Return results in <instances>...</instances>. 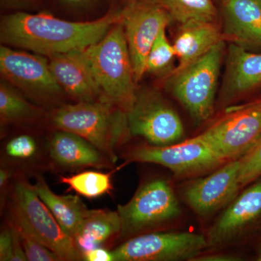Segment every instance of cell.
<instances>
[{
    "label": "cell",
    "instance_id": "obj_29",
    "mask_svg": "<svg viewBox=\"0 0 261 261\" xmlns=\"http://www.w3.org/2000/svg\"><path fill=\"white\" fill-rule=\"evenodd\" d=\"M261 177V140L241 159L240 180L241 188L247 186Z\"/></svg>",
    "mask_w": 261,
    "mask_h": 261
},
{
    "label": "cell",
    "instance_id": "obj_30",
    "mask_svg": "<svg viewBox=\"0 0 261 261\" xmlns=\"http://www.w3.org/2000/svg\"><path fill=\"white\" fill-rule=\"evenodd\" d=\"M82 258L86 261H114L112 251H108L102 247L84 252Z\"/></svg>",
    "mask_w": 261,
    "mask_h": 261
},
{
    "label": "cell",
    "instance_id": "obj_28",
    "mask_svg": "<svg viewBox=\"0 0 261 261\" xmlns=\"http://www.w3.org/2000/svg\"><path fill=\"white\" fill-rule=\"evenodd\" d=\"M5 152L10 159L25 161L35 157L38 152V145L31 136L21 135L13 137L7 142Z\"/></svg>",
    "mask_w": 261,
    "mask_h": 261
},
{
    "label": "cell",
    "instance_id": "obj_1",
    "mask_svg": "<svg viewBox=\"0 0 261 261\" xmlns=\"http://www.w3.org/2000/svg\"><path fill=\"white\" fill-rule=\"evenodd\" d=\"M121 17L122 11H111L91 21H68L46 13L16 12L2 18L0 40L8 47L49 57L87 49L102 39Z\"/></svg>",
    "mask_w": 261,
    "mask_h": 261
},
{
    "label": "cell",
    "instance_id": "obj_7",
    "mask_svg": "<svg viewBox=\"0 0 261 261\" xmlns=\"http://www.w3.org/2000/svg\"><path fill=\"white\" fill-rule=\"evenodd\" d=\"M200 137L224 161L243 159L261 140V99L226 108V116Z\"/></svg>",
    "mask_w": 261,
    "mask_h": 261
},
{
    "label": "cell",
    "instance_id": "obj_27",
    "mask_svg": "<svg viewBox=\"0 0 261 261\" xmlns=\"http://www.w3.org/2000/svg\"><path fill=\"white\" fill-rule=\"evenodd\" d=\"M0 260H27L18 231L10 221L0 234Z\"/></svg>",
    "mask_w": 261,
    "mask_h": 261
},
{
    "label": "cell",
    "instance_id": "obj_3",
    "mask_svg": "<svg viewBox=\"0 0 261 261\" xmlns=\"http://www.w3.org/2000/svg\"><path fill=\"white\" fill-rule=\"evenodd\" d=\"M86 50L103 98L128 112L135 102L137 89L121 20Z\"/></svg>",
    "mask_w": 261,
    "mask_h": 261
},
{
    "label": "cell",
    "instance_id": "obj_4",
    "mask_svg": "<svg viewBox=\"0 0 261 261\" xmlns=\"http://www.w3.org/2000/svg\"><path fill=\"white\" fill-rule=\"evenodd\" d=\"M225 49V41H221L166 78L165 88L185 108L195 125L205 123L214 114Z\"/></svg>",
    "mask_w": 261,
    "mask_h": 261
},
{
    "label": "cell",
    "instance_id": "obj_33",
    "mask_svg": "<svg viewBox=\"0 0 261 261\" xmlns=\"http://www.w3.org/2000/svg\"><path fill=\"white\" fill-rule=\"evenodd\" d=\"M37 0H1L2 6L12 9H27L33 6Z\"/></svg>",
    "mask_w": 261,
    "mask_h": 261
},
{
    "label": "cell",
    "instance_id": "obj_11",
    "mask_svg": "<svg viewBox=\"0 0 261 261\" xmlns=\"http://www.w3.org/2000/svg\"><path fill=\"white\" fill-rule=\"evenodd\" d=\"M0 73L3 80L33 97L51 99L63 89L49 67L47 57L0 47Z\"/></svg>",
    "mask_w": 261,
    "mask_h": 261
},
{
    "label": "cell",
    "instance_id": "obj_36",
    "mask_svg": "<svg viewBox=\"0 0 261 261\" xmlns=\"http://www.w3.org/2000/svg\"><path fill=\"white\" fill-rule=\"evenodd\" d=\"M257 260L261 261V247H260L258 251H257Z\"/></svg>",
    "mask_w": 261,
    "mask_h": 261
},
{
    "label": "cell",
    "instance_id": "obj_19",
    "mask_svg": "<svg viewBox=\"0 0 261 261\" xmlns=\"http://www.w3.org/2000/svg\"><path fill=\"white\" fill-rule=\"evenodd\" d=\"M224 41L215 22H195L180 25L173 47L178 61L175 70L182 69ZM174 70V71H175Z\"/></svg>",
    "mask_w": 261,
    "mask_h": 261
},
{
    "label": "cell",
    "instance_id": "obj_10",
    "mask_svg": "<svg viewBox=\"0 0 261 261\" xmlns=\"http://www.w3.org/2000/svg\"><path fill=\"white\" fill-rule=\"evenodd\" d=\"M126 159L130 162L160 165L178 178L198 176L225 163L200 135L167 146H140L132 149Z\"/></svg>",
    "mask_w": 261,
    "mask_h": 261
},
{
    "label": "cell",
    "instance_id": "obj_31",
    "mask_svg": "<svg viewBox=\"0 0 261 261\" xmlns=\"http://www.w3.org/2000/svg\"><path fill=\"white\" fill-rule=\"evenodd\" d=\"M241 260L237 255L227 253H214L207 255H199L192 261H238Z\"/></svg>",
    "mask_w": 261,
    "mask_h": 261
},
{
    "label": "cell",
    "instance_id": "obj_25",
    "mask_svg": "<svg viewBox=\"0 0 261 261\" xmlns=\"http://www.w3.org/2000/svg\"><path fill=\"white\" fill-rule=\"evenodd\" d=\"M176 58L173 44L166 35V29H163L156 38L147 57L146 73L155 76L167 78L176 69Z\"/></svg>",
    "mask_w": 261,
    "mask_h": 261
},
{
    "label": "cell",
    "instance_id": "obj_23",
    "mask_svg": "<svg viewBox=\"0 0 261 261\" xmlns=\"http://www.w3.org/2000/svg\"><path fill=\"white\" fill-rule=\"evenodd\" d=\"M39 108L33 106L15 87L3 81L0 84V119L2 124L32 120L42 114Z\"/></svg>",
    "mask_w": 261,
    "mask_h": 261
},
{
    "label": "cell",
    "instance_id": "obj_5",
    "mask_svg": "<svg viewBox=\"0 0 261 261\" xmlns=\"http://www.w3.org/2000/svg\"><path fill=\"white\" fill-rule=\"evenodd\" d=\"M117 211L121 221L120 236L132 238L172 222L181 210L171 184L163 178H154L143 184L132 198Z\"/></svg>",
    "mask_w": 261,
    "mask_h": 261
},
{
    "label": "cell",
    "instance_id": "obj_17",
    "mask_svg": "<svg viewBox=\"0 0 261 261\" xmlns=\"http://www.w3.org/2000/svg\"><path fill=\"white\" fill-rule=\"evenodd\" d=\"M225 42L249 51H261V0H223Z\"/></svg>",
    "mask_w": 261,
    "mask_h": 261
},
{
    "label": "cell",
    "instance_id": "obj_34",
    "mask_svg": "<svg viewBox=\"0 0 261 261\" xmlns=\"http://www.w3.org/2000/svg\"><path fill=\"white\" fill-rule=\"evenodd\" d=\"M10 178V171L8 168H2L0 170V188L1 191H4L8 186Z\"/></svg>",
    "mask_w": 261,
    "mask_h": 261
},
{
    "label": "cell",
    "instance_id": "obj_14",
    "mask_svg": "<svg viewBox=\"0 0 261 261\" xmlns=\"http://www.w3.org/2000/svg\"><path fill=\"white\" fill-rule=\"evenodd\" d=\"M261 217V177L235 197L209 228L208 247L229 244Z\"/></svg>",
    "mask_w": 261,
    "mask_h": 261
},
{
    "label": "cell",
    "instance_id": "obj_21",
    "mask_svg": "<svg viewBox=\"0 0 261 261\" xmlns=\"http://www.w3.org/2000/svg\"><path fill=\"white\" fill-rule=\"evenodd\" d=\"M121 231L118 211L89 210L73 240L82 255L102 246L117 235L120 236Z\"/></svg>",
    "mask_w": 261,
    "mask_h": 261
},
{
    "label": "cell",
    "instance_id": "obj_8",
    "mask_svg": "<svg viewBox=\"0 0 261 261\" xmlns=\"http://www.w3.org/2000/svg\"><path fill=\"white\" fill-rule=\"evenodd\" d=\"M126 115L130 137H142L149 145H173L185 135L177 113L153 89L137 90L135 102Z\"/></svg>",
    "mask_w": 261,
    "mask_h": 261
},
{
    "label": "cell",
    "instance_id": "obj_2",
    "mask_svg": "<svg viewBox=\"0 0 261 261\" xmlns=\"http://www.w3.org/2000/svg\"><path fill=\"white\" fill-rule=\"evenodd\" d=\"M57 130H66L83 137L112 161L116 149L130 137L126 113L104 98L88 102L64 105L51 118Z\"/></svg>",
    "mask_w": 261,
    "mask_h": 261
},
{
    "label": "cell",
    "instance_id": "obj_16",
    "mask_svg": "<svg viewBox=\"0 0 261 261\" xmlns=\"http://www.w3.org/2000/svg\"><path fill=\"white\" fill-rule=\"evenodd\" d=\"M226 60L220 93V102L223 107L261 87V53L230 43Z\"/></svg>",
    "mask_w": 261,
    "mask_h": 261
},
{
    "label": "cell",
    "instance_id": "obj_18",
    "mask_svg": "<svg viewBox=\"0 0 261 261\" xmlns=\"http://www.w3.org/2000/svg\"><path fill=\"white\" fill-rule=\"evenodd\" d=\"M48 149L55 163L66 168H102L113 163L89 141L66 130H57Z\"/></svg>",
    "mask_w": 261,
    "mask_h": 261
},
{
    "label": "cell",
    "instance_id": "obj_26",
    "mask_svg": "<svg viewBox=\"0 0 261 261\" xmlns=\"http://www.w3.org/2000/svg\"><path fill=\"white\" fill-rule=\"evenodd\" d=\"M12 224L14 225L20 237L22 247L25 252V257L29 261H59L61 259L58 257L55 252L49 250L32 233L27 226L20 223L12 221Z\"/></svg>",
    "mask_w": 261,
    "mask_h": 261
},
{
    "label": "cell",
    "instance_id": "obj_15",
    "mask_svg": "<svg viewBox=\"0 0 261 261\" xmlns=\"http://www.w3.org/2000/svg\"><path fill=\"white\" fill-rule=\"evenodd\" d=\"M51 73L61 88L78 102L103 98L85 49L47 57Z\"/></svg>",
    "mask_w": 261,
    "mask_h": 261
},
{
    "label": "cell",
    "instance_id": "obj_24",
    "mask_svg": "<svg viewBox=\"0 0 261 261\" xmlns=\"http://www.w3.org/2000/svg\"><path fill=\"white\" fill-rule=\"evenodd\" d=\"M111 173L88 171L68 176H61V183L70 190L89 199L97 198L113 190Z\"/></svg>",
    "mask_w": 261,
    "mask_h": 261
},
{
    "label": "cell",
    "instance_id": "obj_12",
    "mask_svg": "<svg viewBox=\"0 0 261 261\" xmlns=\"http://www.w3.org/2000/svg\"><path fill=\"white\" fill-rule=\"evenodd\" d=\"M121 22L137 84L146 73L147 57L156 38L172 22L162 8L143 0L125 7Z\"/></svg>",
    "mask_w": 261,
    "mask_h": 261
},
{
    "label": "cell",
    "instance_id": "obj_20",
    "mask_svg": "<svg viewBox=\"0 0 261 261\" xmlns=\"http://www.w3.org/2000/svg\"><path fill=\"white\" fill-rule=\"evenodd\" d=\"M32 186L65 233L74 239L89 211L80 197L77 195H57L41 176H37Z\"/></svg>",
    "mask_w": 261,
    "mask_h": 261
},
{
    "label": "cell",
    "instance_id": "obj_35",
    "mask_svg": "<svg viewBox=\"0 0 261 261\" xmlns=\"http://www.w3.org/2000/svg\"><path fill=\"white\" fill-rule=\"evenodd\" d=\"M125 1V7L130 6V5H132L135 4V3H137L138 0H124Z\"/></svg>",
    "mask_w": 261,
    "mask_h": 261
},
{
    "label": "cell",
    "instance_id": "obj_32",
    "mask_svg": "<svg viewBox=\"0 0 261 261\" xmlns=\"http://www.w3.org/2000/svg\"><path fill=\"white\" fill-rule=\"evenodd\" d=\"M103 0H60L62 4L73 9H87L95 6Z\"/></svg>",
    "mask_w": 261,
    "mask_h": 261
},
{
    "label": "cell",
    "instance_id": "obj_22",
    "mask_svg": "<svg viewBox=\"0 0 261 261\" xmlns=\"http://www.w3.org/2000/svg\"><path fill=\"white\" fill-rule=\"evenodd\" d=\"M167 12L180 25L195 22H215L217 10L213 0H143Z\"/></svg>",
    "mask_w": 261,
    "mask_h": 261
},
{
    "label": "cell",
    "instance_id": "obj_6",
    "mask_svg": "<svg viewBox=\"0 0 261 261\" xmlns=\"http://www.w3.org/2000/svg\"><path fill=\"white\" fill-rule=\"evenodd\" d=\"M10 219L27 226L61 260H81L74 240L65 233L32 185L23 179L15 184Z\"/></svg>",
    "mask_w": 261,
    "mask_h": 261
},
{
    "label": "cell",
    "instance_id": "obj_13",
    "mask_svg": "<svg viewBox=\"0 0 261 261\" xmlns=\"http://www.w3.org/2000/svg\"><path fill=\"white\" fill-rule=\"evenodd\" d=\"M241 159L228 161L205 177L195 178L181 189V197L201 218H208L234 200L241 189Z\"/></svg>",
    "mask_w": 261,
    "mask_h": 261
},
{
    "label": "cell",
    "instance_id": "obj_9",
    "mask_svg": "<svg viewBox=\"0 0 261 261\" xmlns=\"http://www.w3.org/2000/svg\"><path fill=\"white\" fill-rule=\"evenodd\" d=\"M207 247L200 233L152 231L128 239L112 252L114 261H192Z\"/></svg>",
    "mask_w": 261,
    "mask_h": 261
}]
</instances>
